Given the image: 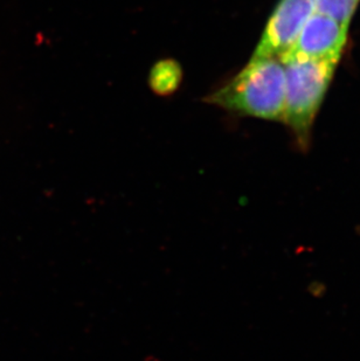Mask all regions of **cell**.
<instances>
[{"label": "cell", "mask_w": 360, "mask_h": 361, "mask_svg": "<svg viewBox=\"0 0 360 361\" xmlns=\"http://www.w3.org/2000/svg\"><path fill=\"white\" fill-rule=\"evenodd\" d=\"M286 72L277 58L251 59L231 80L205 97V102L239 116L282 121Z\"/></svg>", "instance_id": "6da1fadb"}, {"label": "cell", "mask_w": 360, "mask_h": 361, "mask_svg": "<svg viewBox=\"0 0 360 361\" xmlns=\"http://www.w3.org/2000/svg\"><path fill=\"white\" fill-rule=\"evenodd\" d=\"M286 72L282 121L303 149L309 147L311 130L340 60L283 59Z\"/></svg>", "instance_id": "7a4b0ae2"}, {"label": "cell", "mask_w": 360, "mask_h": 361, "mask_svg": "<svg viewBox=\"0 0 360 361\" xmlns=\"http://www.w3.org/2000/svg\"><path fill=\"white\" fill-rule=\"evenodd\" d=\"M313 12V0H280L251 59H282Z\"/></svg>", "instance_id": "3957f363"}, {"label": "cell", "mask_w": 360, "mask_h": 361, "mask_svg": "<svg viewBox=\"0 0 360 361\" xmlns=\"http://www.w3.org/2000/svg\"><path fill=\"white\" fill-rule=\"evenodd\" d=\"M347 28L324 14L313 12L303 26L292 49L282 59L340 60L347 41Z\"/></svg>", "instance_id": "277c9868"}, {"label": "cell", "mask_w": 360, "mask_h": 361, "mask_svg": "<svg viewBox=\"0 0 360 361\" xmlns=\"http://www.w3.org/2000/svg\"><path fill=\"white\" fill-rule=\"evenodd\" d=\"M180 67L177 62L167 60L155 66L151 72V88L153 92L167 95L178 88L180 82Z\"/></svg>", "instance_id": "5b68a950"}, {"label": "cell", "mask_w": 360, "mask_h": 361, "mask_svg": "<svg viewBox=\"0 0 360 361\" xmlns=\"http://www.w3.org/2000/svg\"><path fill=\"white\" fill-rule=\"evenodd\" d=\"M315 12L324 14L349 30L360 0H313Z\"/></svg>", "instance_id": "8992f818"}]
</instances>
